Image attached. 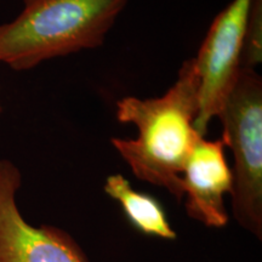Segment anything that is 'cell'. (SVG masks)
I'll return each mask as SVG.
<instances>
[{"mask_svg": "<svg viewBox=\"0 0 262 262\" xmlns=\"http://www.w3.org/2000/svg\"><path fill=\"white\" fill-rule=\"evenodd\" d=\"M103 189L111 198L119 203L124 215L141 233L170 241L178 237L158 199L136 191L123 175L114 173L108 176Z\"/></svg>", "mask_w": 262, "mask_h": 262, "instance_id": "cell-7", "label": "cell"}, {"mask_svg": "<svg viewBox=\"0 0 262 262\" xmlns=\"http://www.w3.org/2000/svg\"><path fill=\"white\" fill-rule=\"evenodd\" d=\"M198 86L194 61L189 58L163 96H126L117 102L118 122L134 124L139 136L133 140L113 137L114 149L137 179L165 188L179 202L183 201V168L202 137L194 129Z\"/></svg>", "mask_w": 262, "mask_h": 262, "instance_id": "cell-1", "label": "cell"}, {"mask_svg": "<svg viewBox=\"0 0 262 262\" xmlns=\"http://www.w3.org/2000/svg\"><path fill=\"white\" fill-rule=\"evenodd\" d=\"M253 0H232L216 15L198 54L193 57L198 75V112L194 129L204 136L220 113L242 70L245 29Z\"/></svg>", "mask_w": 262, "mask_h": 262, "instance_id": "cell-4", "label": "cell"}, {"mask_svg": "<svg viewBox=\"0 0 262 262\" xmlns=\"http://www.w3.org/2000/svg\"><path fill=\"white\" fill-rule=\"evenodd\" d=\"M225 146L232 150V214L245 231L262 239V79L242 68L217 114Z\"/></svg>", "mask_w": 262, "mask_h": 262, "instance_id": "cell-3", "label": "cell"}, {"mask_svg": "<svg viewBox=\"0 0 262 262\" xmlns=\"http://www.w3.org/2000/svg\"><path fill=\"white\" fill-rule=\"evenodd\" d=\"M2 111H3V108H2V104H0V114H2Z\"/></svg>", "mask_w": 262, "mask_h": 262, "instance_id": "cell-9", "label": "cell"}, {"mask_svg": "<svg viewBox=\"0 0 262 262\" xmlns=\"http://www.w3.org/2000/svg\"><path fill=\"white\" fill-rule=\"evenodd\" d=\"M21 171L0 159V262H89L72 235L56 226H33L17 205Z\"/></svg>", "mask_w": 262, "mask_h": 262, "instance_id": "cell-5", "label": "cell"}, {"mask_svg": "<svg viewBox=\"0 0 262 262\" xmlns=\"http://www.w3.org/2000/svg\"><path fill=\"white\" fill-rule=\"evenodd\" d=\"M0 24V63L28 71L42 62L103 45L129 0H22Z\"/></svg>", "mask_w": 262, "mask_h": 262, "instance_id": "cell-2", "label": "cell"}, {"mask_svg": "<svg viewBox=\"0 0 262 262\" xmlns=\"http://www.w3.org/2000/svg\"><path fill=\"white\" fill-rule=\"evenodd\" d=\"M262 61V0H253L245 29L242 68L256 70Z\"/></svg>", "mask_w": 262, "mask_h": 262, "instance_id": "cell-8", "label": "cell"}, {"mask_svg": "<svg viewBox=\"0 0 262 262\" xmlns=\"http://www.w3.org/2000/svg\"><path fill=\"white\" fill-rule=\"evenodd\" d=\"M224 140L195 142L183 168L181 181L186 212L206 227L227 225L225 195L232 191V170L225 156Z\"/></svg>", "mask_w": 262, "mask_h": 262, "instance_id": "cell-6", "label": "cell"}]
</instances>
